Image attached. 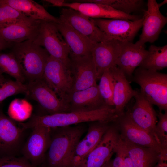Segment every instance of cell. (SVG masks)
<instances>
[{"instance_id": "cell-1", "label": "cell", "mask_w": 167, "mask_h": 167, "mask_svg": "<svg viewBox=\"0 0 167 167\" xmlns=\"http://www.w3.org/2000/svg\"><path fill=\"white\" fill-rule=\"evenodd\" d=\"M119 118L113 108L106 106L97 110L88 112L33 115L28 121L24 123V125L27 129H32L38 126L54 128L87 122H111L117 121Z\"/></svg>"}, {"instance_id": "cell-2", "label": "cell", "mask_w": 167, "mask_h": 167, "mask_svg": "<svg viewBox=\"0 0 167 167\" xmlns=\"http://www.w3.org/2000/svg\"><path fill=\"white\" fill-rule=\"evenodd\" d=\"M85 130L81 123L51 128L50 144L42 167H66L69 156Z\"/></svg>"}, {"instance_id": "cell-3", "label": "cell", "mask_w": 167, "mask_h": 167, "mask_svg": "<svg viewBox=\"0 0 167 167\" xmlns=\"http://www.w3.org/2000/svg\"><path fill=\"white\" fill-rule=\"evenodd\" d=\"M12 52L15 56L25 79L28 82L42 78L49 55L43 47L32 40L15 43Z\"/></svg>"}, {"instance_id": "cell-4", "label": "cell", "mask_w": 167, "mask_h": 167, "mask_svg": "<svg viewBox=\"0 0 167 167\" xmlns=\"http://www.w3.org/2000/svg\"><path fill=\"white\" fill-rule=\"evenodd\" d=\"M134 73L132 80L140 86L144 97L160 111H167V74L139 66Z\"/></svg>"}, {"instance_id": "cell-5", "label": "cell", "mask_w": 167, "mask_h": 167, "mask_svg": "<svg viewBox=\"0 0 167 167\" xmlns=\"http://www.w3.org/2000/svg\"><path fill=\"white\" fill-rule=\"evenodd\" d=\"M33 41L44 48L50 56L61 61L69 69L70 50L56 23L41 21L38 33Z\"/></svg>"}, {"instance_id": "cell-6", "label": "cell", "mask_w": 167, "mask_h": 167, "mask_svg": "<svg viewBox=\"0 0 167 167\" xmlns=\"http://www.w3.org/2000/svg\"><path fill=\"white\" fill-rule=\"evenodd\" d=\"M42 79L63 101L71 91L73 80L69 69L61 61L50 56L46 64Z\"/></svg>"}, {"instance_id": "cell-7", "label": "cell", "mask_w": 167, "mask_h": 167, "mask_svg": "<svg viewBox=\"0 0 167 167\" xmlns=\"http://www.w3.org/2000/svg\"><path fill=\"white\" fill-rule=\"evenodd\" d=\"M59 21L69 25L87 38L92 44L110 40L96 26L93 19L74 9L63 7Z\"/></svg>"}, {"instance_id": "cell-8", "label": "cell", "mask_w": 167, "mask_h": 167, "mask_svg": "<svg viewBox=\"0 0 167 167\" xmlns=\"http://www.w3.org/2000/svg\"><path fill=\"white\" fill-rule=\"evenodd\" d=\"M25 94L37 101L47 115L69 113L68 107L43 79L28 82Z\"/></svg>"}, {"instance_id": "cell-9", "label": "cell", "mask_w": 167, "mask_h": 167, "mask_svg": "<svg viewBox=\"0 0 167 167\" xmlns=\"http://www.w3.org/2000/svg\"><path fill=\"white\" fill-rule=\"evenodd\" d=\"M86 135L76 144L69 156L66 167H79L88 155L100 141L110 126V122L95 121L89 122Z\"/></svg>"}, {"instance_id": "cell-10", "label": "cell", "mask_w": 167, "mask_h": 167, "mask_svg": "<svg viewBox=\"0 0 167 167\" xmlns=\"http://www.w3.org/2000/svg\"><path fill=\"white\" fill-rule=\"evenodd\" d=\"M92 19L95 24L110 40H116L122 42H132L142 27L143 20V17L135 21Z\"/></svg>"}, {"instance_id": "cell-11", "label": "cell", "mask_w": 167, "mask_h": 167, "mask_svg": "<svg viewBox=\"0 0 167 167\" xmlns=\"http://www.w3.org/2000/svg\"><path fill=\"white\" fill-rule=\"evenodd\" d=\"M22 146L23 156L35 166L40 167L44 161L51 140V128L35 127Z\"/></svg>"}, {"instance_id": "cell-12", "label": "cell", "mask_w": 167, "mask_h": 167, "mask_svg": "<svg viewBox=\"0 0 167 167\" xmlns=\"http://www.w3.org/2000/svg\"><path fill=\"white\" fill-rule=\"evenodd\" d=\"M69 69L73 80L70 92L83 90L97 84V71L91 54L80 57L69 56Z\"/></svg>"}, {"instance_id": "cell-13", "label": "cell", "mask_w": 167, "mask_h": 167, "mask_svg": "<svg viewBox=\"0 0 167 167\" xmlns=\"http://www.w3.org/2000/svg\"><path fill=\"white\" fill-rule=\"evenodd\" d=\"M120 138L116 129L110 126L99 143L85 158L79 167H102L115 153Z\"/></svg>"}, {"instance_id": "cell-14", "label": "cell", "mask_w": 167, "mask_h": 167, "mask_svg": "<svg viewBox=\"0 0 167 167\" xmlns=\"http://www.w3.org/2000/svg\"><path fill=\"white\" fill-rule=\"evenodd\" d=\"M19 125L0 113V157L16 156L20 151L25 129Z\"/></svg>"}, {"instance_id": "cell-15", "label": "cell", "mask_w": 167, "mask_h": 167, "mask_svg": "<svg viewBox=\"0 0 167 167\" xmlns=\"http://www.w3.org/2000/svg\"><path fill=\"white\" fill-rule=\"evenodd\" d=\"M63 101L68 107L69 113L93 111L108 106L101 96L97 84L83 90L69 93Z\"/></svg>"}, {"instance_id": "cell-16", "label": "cell", "mask_w": 167, "mask_h": 167, "mask_svg": "<svg viewBox=\"0 0 167 167\" xmlns=\"http://www.w3.org/2000/svg\"><path fill=\"white\" fill-rule=\"evenodd\" d=\"M134 97L135 103L130 112L128 113L129 116L135 124L148 133L161 144L156 133L157 115L153 105L140 91H137Z\"/></svg>"}, {"instance_id": "cell-17", "label": "cell", "mask_w": 167, "mask_h": 167, "mask_svg": "<svg viewBox=\"0 0 167 167\" xmlns=\"http://www.w3.org/2000/svg\"><path fill=\"white\" fill-rule=\"evenodd\" d=\"M155 0H148L145 11L142 32L135 43L144 45L146 42L152 43L156 40L161 30L167 22V18L160 12Z\"/></svg>"}, {"instance_id": "cell-18", "label": "cell", "mask_w": 167, "mask_h": 167, "mask_svg": "<svg viewBox=\"0 0 167 167\" xmlns=\"http://www.w3.org/2000/svg\"><path fill=\"white\" fill-rule=\"evenodd\" d=\"M121 138L125 141L139 146L152 148L160 153L163 149L161 144L147 132L132 120L128 113L119 118Z\"/></svg>"}, {"instance_id": "cell-19", "label": "cell", "mask_w": 167, "mask_h": 167, "mask_svg": "<svg viewBox=\"0 0 167 167\" xmlns=\"http://www.w3.org/2000/svg\"><path fill=\"white\" fill-rule=\"evenodd\" d=\"M62 7L76 10L92 19H121L135 21L140 18L139 16L127 14L105 5L88 2L64 1Z\"/></svg>"}, {"instance_id": "cell-20", "label": "cell", "mask_w": 167, "mask_h": 167, "mask_svg": "<svg viewBox=\"0 0 167 167\" xmlns=\"http://www.w3.org/2000/svg\"><path fill=\"white\" fill-rule=\"evenodd\" d=\"M122 42L111 40L93 44L91 51L97 71V80L104 72L116 66Z\"/></svg>"}, {"instance_id": "cell-21", "label": "cell", "mask_w": 167, "mask_h": 167, "mask_svg": "<svg viewBox=\"0 0 167 167\" xmlns=\"http://www.w3.org/2000/svg\"><path fill=\"white\" fill-rule=\"evenodd\" d=\"M148 53L144 45H140L132 42H122L116 65L126 78H132L134 71L140 66Z\"/></svg>"}, {"instance_id": "cell-22", "label": "cell", "mask_w": 167, "mask_h": 167, "mask_svg": "<svg viewBox=\"0 0 167 167\" xmlns=\"http://www.w3.org/2000/svg\"><path fill=\"white\" fill-rule=\"evenodd\" d=\"M114 82L113 102L116 113L121 117L124 114V109L137 91L134 90L123 72L117 66L110 68Z\"/></svg>"}, {"instance_id": "cell-23", "label": "cell", "mask_w": 167, "mask_h": 167, "mask_svg": "<svg viewBox=\"0 0 167 167\" xmlns=\"http://www.w3.org/2000/svg\"><path fill=\"white\" fill-rule=\"evenodd\" d=\"M41 22L32 19L0 28V37L12 43L33 40L38 33Z\"/></svg>"}, {"instance_id": "cell-24", "label": "cell", "mask_w": 167, "mask_h": 167, "mask_svg": "<svg viewBox=\"0 0 167 167\" xmlns=\"http://www.w3.org/2000/svg\"><path fill=\"white\" fill-rule=\"evenodd\" d=\"M57 26L69 46V56L80 57L91 54L93 44L87 38L65 23L59 21Z\"/></svg>"}, {"instance_id": "cell-25", "label": "cell", "mask_w": 167, "mask_h": 167, "mask_svg": "<svg viewBox=\"0 0 167 167\" xmlns=\"http://www.w3.org/2000/svg\"><path fill=\"white\" fill-rule=\"evenodd\" d=\"M0 2L14 8L26 16L41 21L58 23L57 18L48 12L43 6L32 0H0Z\"/></svg>"}, {"instance_id": "cell-26", "label": "cell", "mask_w": 167, "mask_h": 167, "mask_svg": "<svg viewBox=\"0 0 167 167\" xmlns=\"http://www.w3.org/2000/svg\"><path fill=\"white\" fill-rule=\"evenodd\" d=\"M124 141L133 167H154L158 161L160 153L154 150Z\"/></svg>"}, {"instance_id": "cell-27", "label": "cell", "mask_w": 167, "mask_h": 167, "mask_svg": "<svg viewBox=\"0 0 167 167\" xmlns=\"http://www.w3.org/2000/svg\"><path fill=\"white\" fill-rule=\"evenodd\" d=\"M148 53L139 67L158 71L167 67V45L158 47L151 45Z\"/></svg>"}, {"instance_id": "cell-28", "label": "cell", "mask_w": 167, "mask_h": 167, "mask_svg": "<svg viewBox=\"0 0 167 167\" xmlns=\"http://www.w3.org/2000/svg\"><path fill=\"white\" fill-rule=\"evenodd\" d=\"M0 72L10 75L15 80L24 83L25 80L19 65L13 53L0 52Z\"/></svg>"}, {"instance_id": "cell-29", "label": "cell", "mask_w": 167, "mask_h": 167, "mask_svg": "<svg viewBox=\"0 0 167 167\" xmlns=\"http://www.w3.org/2000/svg\"><path fill=\"white\" fill-rule=\"evenodd\" d=\"M85 2L107 5L129 15L139 10L143 3L142 0H86Z\"/></svg>"}, {"instance_id": "cell-30", "label": "cell", "mask_w": 167, "mask_h": 167, "mask_svg": "<svg viewBox=\"0 0 167 167\" xmlns=\"http://www.w3.org/2000/svg\"><path fill=\"white\" fill-rule=\"evenodd\" d=\"M27 84L4 78L0 75V104L7 97L20 93L26 94Z\"/></svg>"}, {"instance_id": "cell-31", "label": "cell", "mask_w": 167, "mask_h": 167, "mask_svg": "<svg viewBox=\"0 0 167 167\" xmlns=\"http://www.w3.org/2000/svg\"><path fill=\"white\" fill-rule=\"evenodd\" d=\"M100 80L98 86L100 94L106 105L113 107L114 82L110 69L104 72Z\"/></svg>"}, {"instance_id": "cell-32", "label": "cell", "mask_w": 167, "mask_h": 167, "mask_svg": "<svg viewBox=\"0 0 167 167\" xmlns=\"http://www.w3.org/2000/svg\"><path fill=\"white\" fill-rule=\"evenodd\" d=\"M32 19L12 7L0 2V28Z\"/></svg>"}, {"instance_id": "cell-33", "label": "cell", "mask_w": 167, "mask_h": 167, "mask_svg": "<svg viewBox=\"0 0 167 167\" xmlns=\"http://www.w3.org/2000/svg\"><path fill=\"white\" fill-rule=\"evenodd\" d=\"M159 121L156 126V133L162 148H167V111H159Z\"/></svg>"}, {"instance_id": "cell-34", "label": "cell", "mask_w": 167, "mask_h": 167, "mask_svg": "<svg viewBox=\"0 0 167 167\" xmlns=\"http://www.w3.org/2000/svg\"><path fill=\"white\" fill-rule=\"evenodd\" d=\"M0 167H37L32 164L24 156L0 157Z\"/></svg>"}, {"instance_id": "cell-35", "label": "cell", "mask_w": 167, "mask_h": 167, "mask_svg": "<svg viewBox=\"0 0 167 167\" xmlns=\"http://www.w3.org/2000/svg\"><path fill=\"white\" fill-rule=\"evenodd\" d=\"M115 156L113 160V167H123L124 159L122 152L121 139L120 137L115 152Z\"/></svg>"}, {"instance_id": "cell-36", "label": "cell", "mask_w": 167, "mask_h": 167, "mask_svg": "<svg viewBox=\"0 0 167 167\" xmlns=\"http://www.w3.org/2000/svg\"><path fill=\"white\" fill-rule=\"evenodd\" d=\"M122 152L124 159L123 167H133L131 161L128 153L124 141L121 138Z\"/></svg>"}, {"instance_id": "cell-37", "label": "cell", "mask_w": 167, "mask_h": 167, "mask_svg": "<svg viewBox=\"0 0 167 167\" xmlns=\"http://www.w3.org/2000/svg\"><path fill=\"white\" fill-rule=\"evenodd\" d=\"M64 1L63 0H46L43 1L47 3L51 6L54 7H61Z\"/></svg>"}, {"instance_id": "cell-38", "label": "cell", "mask_w": 167, "mask_h": 167, "mask_svg": "<svg viewBox=\"0 0 167 167\" xmlns=\"http://www.w3.org/2000/svg\"><path fill=\"white\" fill-rule=\"evenodd\" d=\"M167 158L160 157L154 167H167Z\"/></svg>"}, {"instance_id": "cell-39", "label": "cell", "mask_w": 167, "mask_h": 167, "mask_svg": "<svg viewBox=\"0 0 167 167\" xmlns=\"http://www.w3.org/2000/svg\"><path fill=\"white\" fill-rule=\"evenodd\" d=\"M11 43L8 42L0 37V51L11 45Z\"/></svg>"}, {"instance_id": "cell-40", "label": "cell", "mask_w": 167, "mask_h": 167, "mask_svg": "<svg viewBox=\"0 0 167 167\" xmlns=\"http://www.w3.org/2000/svg\"><path fill=\"white\" fill-rule=\"evenodd\" d=\"M102 167H113V160L111 159Z\"/></svg>"}, {"instance_id": "cell-41", "label": "cell", "mask_w": 167, "mask_h": 167, "mask_svg": "<svg viewBox=\"0 0 167 167\" xmlns=\"http://www.w3.org/2000/svg\"><path fill=\"white\" fill-rule=\"evenodd\" d=\"M167 2V0H164L161 2L160 3H157V5L159 8L165 4H166Z\"/></svg>"}, {"instance_id": "cell-42", "label": "cell", "mask_w": 167, "mask_h": 167, "mask_svg": "<svg viewBox=\"0 0 167 167\" xmlns=\"http://www.w3.org/2000/svg\"><path fill=\"white\" fill-rule=\"evenodd\" d=\"M1 74H2V73H1V72H0V75H1Z\"/></svg>"}]
</instances>
